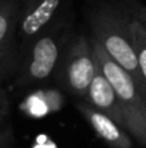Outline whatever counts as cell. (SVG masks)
Returning a JSON list of instances; mask_svg holds the SVG:
<instances>
[{"label":"cell","instance_id":"7c38bea8","mask_svg":"<svg viewBox=\"0 0 146 148\" xmlns=\"http://www.w3.org/2000/svg\"><path fill=\"white\" fill-rule=\"evenodd\" d=\"M0 148H14V137L13 131L9 125H6L3 134L0 135Z\"/></svg>","mask_w":146,"mask_h":148},{"label":"cell","instance_id":"9c48e42d","mask_svg":"<svg viewBox=\"0 0 146 148\" xmlns=\"http://www.w3.org/2000/svg\"><path fill=\"white\" fill-rule=\"evenodd\" d=\"M65 105V95L60 88H40L32 91L20 103V111L30 118H45L59 112Z\"/></svg>","mask_w":146,"mask_h":148},{"label":"cell","instance_id":"6da1fadb","mask_svg":"<svg viewBox=\"0 0 146 148\" xmlns=\"http://www.w3.org/2000/svg\"><path fill=\"white\" fill-rule=\"evenodd\" d=\"M136 4V0H102L89 16V26L90 38L146 92V82L138 63L130 29Z\"/></svg>","mask_w":146,"mask_h":148},{"label":"cell","instance_id":"52a82bcc","mask_svg":"<svg viewBox=\"0 0 146 148\" xmlns=\"http://www.w3.org/2000/svg\"><path fill=\"white\" fill-rule=\"evenodd\" d=\"M77 111L90 125L97 137L109 148H132V137L130 134L115 119H112L105 112L99 111L88 101L80 99L76 103Z\"/></svg>","mask_w":146,"mask_h":148},{"label":"cell","instance_id":"7a4b0ae2","mask_svg":"<svg viewBox=\"0 0 146 148\" xmlns=\"http://www.w3.org/2000/svg\"><path fill=\"white\" fill-rule=\"evenodd\" d=\"M73 38L67 19L36 38L19 55L14 85L17 88H29L54 79L60 60Z\"/></svg>","mask_w":146,"mask_h":148},{"label":"cell","instance_id":"3957f363","mask_svg":"<svg viewBox=\"0 0 146 148\" xmlns=\"http://www.w3.org/2000/svg\"><path fill=\"white\" fill-rule=\"evenodd\" d=\"M92 40L97 63L113 85L119 98L125 130L138 144L146 147V92L141 89L136 81L122 66H119L95 39Z\"/></svg>","mask_w":146,"mask_h":148},{"label":"cell","instance_id":"5bb4252c","mask_svg":"<svg viewBox=\"0 0 146 148\" xmlns=\"http://www.w3.org/2000/svg\"><path fill=\"white\" fill-rule=\"evenodd\" d=\"M4 128H6V125H3V124H0V135L3 134V131H4Z\"/></svg>","mask_w":146,"mask_h":148},{"label":"cell","instance_id":"30bf717a","mask_svg":"<svg viewBox=\"0 0 146 148\" xmlns=\"http://www.w3.org/2000/svg\"><path fill=\"white\" fill-rule=\"evenodd\" d=\"M132 36H133V46L136 52L138 63L142 72V76L146 82V16L143 14L142 4H136L132 22H130Z\"/></svg>","mask_w":146,"mask_h":148},{"label":"cell","instance_id":"8992f818","mask_svg":"<svg viewBox=\"0 0 146 148\" xmlns=\"http://www.w3.org/2000/svg\"><path fill=\"white\" fill-rule=\"evenodd\" d=\"M20 0H0V79L14 78L19 62L17 26Z\"/></svg>","mask_w":146,"mask_h":148},{"label":"cell","instance_id":"277c9868","mask_svg":"<svg viewBox=\"0 0 146 148\" xmlns=\"http://www.w3.org/2000/svg\"><path fill=\"white\" fill-rule=\"evenodd\" d=\"M97 59L93 40L85 35L75 36L65 52L54 81L59 88L73 97L85 98L96 75Z\"/></svg>","mask_w":146,"mask_h":148},{"label":"cell","instance_id":"5b68a950","mask_svg":"<svg viewBox=\"0 0 146 148\" xmlns=\"http://www.w3.org/2000/svg\"><path fill=\"white\" fill-rule=\"evenodd\" d=\"M65 0H20L17 45L19 55L36 38L66 19Z\"/></svg>","mask_w":146,"mask_h":148},{"label":"cell","instance_id":"4fadbf2b","mask_svg":"<svg viewBox=\"0 0 146 148\" xmlns=\"http://www.w3.org/2000/svg\"><path fill=\"white\" fill-rule=\"evenodd\" d=\"M33 148H57V145L52 140H49L48 137H42V138H39L36 141V144L33 145Z\"/></svg>","mask_w":146,"mask_h":148},{"label":"cell","instance_id":"9a60e30c","mask_svg":"<svg viewBox=\"0 0 146 148\" xmlns=\"http://www.w3.org/2000/svg\"><path fill=\"white\" fill-rule=\"evenodd\" d=\"M142 10H143V14L146 16V6H142Z\"/></svg>","mask_w":146,"mask_h":148},{"label":"cell","instance_id":"ba28073f","mask_svg":"<svg viewBox=\"0 0 146 148\" xmlns=\"http://www.w3.org/2000/svg\"><path fill=\"white\" fill-rule=\"evenodd\" d=\"M85 101H88L90 105H93L99 111L105 112L109 115L112 119H115L117 124H120L125 128V121H123V114L120 108V102L116 95V91L110 81L106 78V75L102 72L99 63H97L96 75L86 92Z\"/></svg>","mask_w":146,"mask_h":148},{"label":"cell","instance_id":"8fae6325","mask_svg":"<svg viewBox=\"0 0 146 148\" xmlns=\"http://www.w3.org/2000/svg\"><path fill=\"white\" fill-rule=\"evenodd\" d=\"M10 112V99H9V94L3 85V81L0 79V124L4 122V119L7 118Z\"/></svg>","mask_w":146,"mask_h":148}]
</instances>
